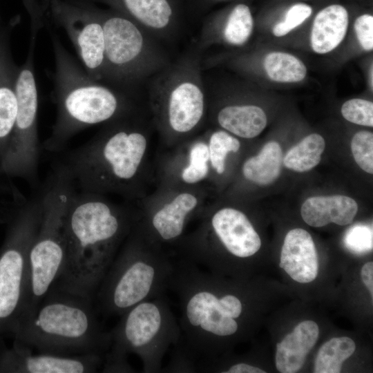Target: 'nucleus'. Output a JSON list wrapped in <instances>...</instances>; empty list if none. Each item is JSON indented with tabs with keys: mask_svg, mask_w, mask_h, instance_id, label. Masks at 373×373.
Here are the masks:
<instances>
[{
	"mask_svg": "<svg viewBox=\"0 0 373 373\" xmlns=\"http://www.w3.org/2000/svg\"><path fill=\"white\" fill-rule=\"evenodd\" d=\"M103 361L104 355L99 354H35L17 341L8 347L0 341V373H93Z\"/></svg>",
	"mask_w": 373,
	"mask_h": 373,
	"instance_id": "15",
	"label": "nucleus"
},
{
	"mask_svg": "<svg viewBox=\"0 0 373 373\" xmlns=\"http://www.w3.org/2000/svg\"><path fill=\"white\" fill-rule=\"evenodd\" d=\"M202 58L194 47L151 77L146 105L160 149L177 146L206 128L209 98Z\"/></svg>",
	"mask_w": 373,
	"mask_h": 373,
	"instance_id": "5",
	"label": "nucleus"
},
{
	"mask_svg": "<svg viewBox=\"0 0 373 373\" xmlns=\"http://www.w3.org/2000/svg\"><path fill=\"white\" fill-rule=\"evenodd\" d=\"M341 114L353 124L373 126V103L370 101L361 98L349 99L342 105Z\"/></svg>",
	"mask_w": 373,
	"mask_h": 373,
	"instance_id": "30",
	"label": "nucleus"
},
{
	"mask_svg": "<svg viewBox=\"0 0 373 373\" xmlns=\"http://www.w3.org/2000/svg\"><path fill=\"white\" fill-rule=\"evenodd\" d=\"M209 175V150L204 131L177 146L159 149L155 186L211 188Z\"/></svg>",
	"mask_w": 373,
	"mask_h": 373,
	"instance_id": "14",
	"label": "nucleus"
},
{
	"mask_svg": "<svg viewBox=\"0 0 373 373\" xmlns=\"http://www.w3.org/2000/svg\"><path fill=\"white\" fill-rule=\"evenodd\" d=\"M263 66L269 78L279 83L299 82L307 75L305 64L294 55L285 52L268 53Z\"/></svg>",
	"mask_w": 373,
	"mask_h": 373,
	"instance_id": "27",
	"label": "nucleus"
},
{
	"mask_svg": "<svg viewBox=\"0 0 373 373\" xmlns=\"http://www.w3.org/2000/svg\"><path fill=\"white\" fill-rule=\"evenodd\" d=\"M279 265L296 282L307 283L316 278L318 256L314 240L307 231L297 228L287 233Z\"/></svg>",
	"mask_w": 373,
	"mask_h": 373,
	"instance_id": "19",
	"label": "nucleus"
},
{
	"mask_svg": "<svg viewBox=\"0 0 373 373\" xmlns=\"http://www.w3.org/2000/svg\"><path fill=\"white\" fill-rule=\"evenodd\" d=\"M312 9L305 3H296L287 11L284 20L276 23L273 28L276 37H283L301 25L311 15Z\"/></svg>",
	"mask_w": 373,
	"mask_h": 373,
	"instance_id": "32",
	"label": "nucleus"
},
{
	"mask_svg": "<svg viewBox=\"0 0 373 373\" xmlns=\"http://www.w3.org/2000/svg\"><path fill=\"white\" fill-rule=\"evenodd\" d=\"M41 218V195L15 206L0 248V341L10 336L23 305L28 256Z\"/></svg>",
	"mask_w": 373,
	"mask_h": 373,
	"instance_id": "10",
	"label": "nucleus"
},
{
	"mask_svg": "<svg viewBox=\"0 0 373 373\" xmlns=\"http://www.w3.org/2000/svg\"><path fill=\"white\" fill-rule=\"evenodd\" d=\"M325 148L324 138L312 133L291 148L283 159L284 165L296 172H305L318 164Z\"/></svg>",
	"mask_w": 373,
	"mask_h": 373,
	"instance_id": "25",
	"label": "nucleus"
},
{
	"mask_svg": "<svg viewBox=\"0 0 373 373\" xmlns=\"http://www.w3.org/2000/svg\"><path fill=\"white\" fill-rule=\"evenodd\" d=\"M75 191L70 178L57 164L40 194L41 218L29 252L26 292L17 323L36 309L62 272L66 253L64 221Z\"/></svg>",
	"mask_w": 373,
	"mask_h": 373,
	"instance_id": "8",
	"label": "nucleus"
},
{
	"mask_svg": "<svg viewBox=\"0 0 373 373\" xmlns=\"http://www.w3.org/2000/svg\"><path fill=\"white\" fill-rule=\"evenodd\" d=\"M15 341L39 352L99 354L110 345L109 332L97 317L93 298L53 285L36 309L12 329Z\"/></svg>",
	"mask_w": 373,
	"mask_h": 373,
	"instance_id": "4",
	"label": "nucleus"
},
{
	"mask_svg": "<svg viewBox=\"0 0 373 373\" xmlns=\"http://www.w3.org/2000/svg\"><path fill=\"white\" fill-rule=\"evenodd\" d=\"M213 120L220 129L243 139L257 137L267 126L262 108L251 104H226L217 110H209L208 122Z\"/></svg>",
	"mask_w": 373,
	"mask_h": 373,
	"instance_id": "20",
	"label": "nucleus"
},
{
	"mask_svg": "<svg viewBox=\"0 0 373 373\" xmlns=\"http://www.w3.org/2000/svg\"><path fill=\"white\" fill-rule=\"evenodd\" d=\"M361 276L363 283L369 289L371 296H373V263L368 262L365 263L361 271Z\"/></svg>",
	"mask_w": 373,
	"mask_h": 373,
	"instance_id": "37",
	"label": "nucleus"
},
{
	"mask_svg": "<svg viewBox=\"0 0 373 373\" xmlns=\"http://www.w3.org/2000/svg\"><path fill=\"white\" fill-rule=\"evenodd\" d=\"M97 10L105 43L102 82L139 95L141 84L171 61L158 40L135 21L110 8Z\"/></svg>",
	"mask_w": 373,
	"mask_h": 373,
	"instance_id": "9",
	"label": "nucleus"
},
{
	"mask_svg": "<svg viewBox=\"0 0 373 373\" xmlns=\"http://www.w3.org/2000/svg\"><path fill=\"white\" fill-rule=\"evenodd\" d=\"M44 22L30 19L28 55L19 66L16 79L17 112L12 137L0 161V177L38 181L40 146L38 136V90L35 72V51L38 32Z\"/></svg>",
	"mask_w": 373,
	"mask_h": 373,
	"instance_id": "11",
	"label": "nucleus"
},
{
	"mask_svg": "<svg viewBox=\"0 0 373 373\" xmlns=\"http://www.w3.org/2000/svg\"><path fill=\"white\" fill-rule=\"evenodd\" d=\"M343 242L353 254L367 253L372 250V227L362 224L352 226L345 233Z\"/></svg>",
	"mask_w": 373,
	"mask_h": 373,
	"instance_id": "31",
	"label": "nucleus"
},
{
	"mask_svg": "<svg viewBox=\"0 0 373 373\" xmlns=\"http://www.w3.org/2000/svg\"><path fill=\"white\" fill-rule=\"evenodd\" d=\"M108 332L110 345L102 372H135L128 361L129 354L139 357L144 373L161 372L164 356L182 336L166 294L133 306Z\"/></svg>",
	"mask_w": 373,
	"mask_h": 373,
	"instance_id": "7",
	"label": "nucleus"
},
{
	"mask_svg": "<svg viewBox=\"0 0 373 373\" xmlns=\"http://www.w3.org/2000/svg\"><path fill=\"white\" fill-rule=\"evenodd\" d=\"M159 149L146 106L103 125L59 164L77 191L137 202L155 188Z\"/></svg>",
	"mask_w": 373,
	"mask_h": 373,
	"instance_id": "1",
	"label": "nucleus"
},
{
	"mask_svg": "<svg viewBox=\"0 0 373 373\" xmlns=\"http://www.w3.org/2000/svg\"><path fill=\"white\" fill-rule=\"evenodd\" d=\"M50 0H22L28 14H39L46 17Z\"/></svg>",
	"mask_w": 373,
	"mask_h": 373,
	"instance_id": "35",
	"label": "nucleus"
},
{
	"mask_svg": "<svg viewBox=\"0 0 373 373\" xmlns=\"http://www.w3.org/2000/svg\"><path fill=\"white\" fill-rule=\"evenodd\" d=\"M138 218L137 202L75 191L64 221L65 263L54 285L93 298Z\"/></svg>",
	"mask_w": 373,
	"mask_h": 373,
	"instance_id": "2",
	"label": "nucleus"
},
{
	"mask_svg": "<svg viewBox=\"0 0 373 373\" xmlns=\"http://www.w3.org/2000/svg\"><path fill=\"white\" fill-rule=\"evenodd\" d=\"M356 349L354 341L347 336L332 338L319 349L314 363L315 373H339L343 362Z\"/></svg>",
	"mask_w": 373,
	"mask_h": 373,
	"instance_id": "28",
	"label": "nucleus"
},
{
	"mask_svg": "<svg viewBox=\"0 0 373 373\" xmlns=\"http://www.w3.org/2000/svg\"><path fill=\"white\" fill-rule=\"evenodd\" d=\"M18 70L11 54L7 32L0 41V161L9 146L17 116Z\"/></svg>",
	"mask_w": 373,
	"mask_h": 373,
	"instance_id": "18",
	"label": "nucleus"
},
{
	"mask_svg": "<svg viewBox=\"0 0 373 373\" xmlns=\"http://www.w3.org/2000/svg\"><path fill=\"white\" fill-rule=\"evenodd\" d=\"M371 85L372 88V67L371 68Z\"/></svg>",
	"mask_w": 373,
	"mask_h": 373,
	"instance_id": "40",
	"label": "nucleus"
},
{
	"mask_svg": "<svg viewBox=\"0 0 373 373\" xmlns=\"http://www.w3.org/2000/svg\"><path fill=\"white\" fill-rule=\"evenodd\" d=\"M8 32V29L4 28L3 26L1 19L0 17V41L3 39V37L5 36V35Z\"/></svg>",
	"mask_w": 373,
	"mask_h": 373,
	"instance_id": "39",
	"label": "nucleus"
},
{
	"mask_svg": "<svg viewBox=\"0 0 373 373\" xmlns=\"http://www.w3.org/2000/svg\"><path fill=\"white\" fill-rule=\"evenodd\" d=\"M348 24V12L343 6L333 4L322 9L316 15L312 27V50L318 54L334 50L344 39Z\"/></svg>",
	"mask_w": 373,
	"mask_h": 373,
	"instance_id": "23",
	"label": "nucleus"
},
{
	"mask_svg": "<svg viewBox=\"0 0 373 373\" xmlns=\"http://www.w3.org/2000/svg\"><path fill=\"white\" fill-rule=\"evenodd\" d=\"M354 30L358 41L366 51L373 49V16L363 14L354 22Z\"/></svg>",
	"mask_w": 373,
	"mask_h": 373,
	"instance_id": "34",
	"label": "nucleus"
},
{
	"mask_svg": "<svg viewBox=\"0 0 373 373\" xmlns=\"http://www.w3.org/2000/svg\"><path fill=\"white\" fill-rule=\"evenodd\" d=\"M104 4L143 28L157 40L175 36L189 11L187 0H84Z\"/></svg>",
	"mask_w": 373,
	"mask_h": 373,
	"instance_id": "16",
	"label": "nucleus"
},
{
	"mask_svg": "<svg viewBox=\"0 0 373 373\" xmlns=\"http://www.w3.org/2000/svg\"><path fill=\"white\" fill-rule=\"evenodd\" d=\"M175 260L172 251L150 242L135 224L96 291L99 312L121 316L138 303L165 294Z\"/></svg>",
	"mask_w": 373,
	"mask_h": 373,
	"instance_id": "6",
	"label": "nucleus"
},
{
	"mask_svg": "<svg viewBox=\"0 0 373 373\" xmlns=\"http://www.w3.org/2000/svg\"><path fill=\"white\" fill-rule=\"evenodd\" d=\"M211 189L155 186L137 202L136 227L150 242L171 251L211 202Z\"/></svg>",
	"mask_w": 373,
	"mask_h": 373,
	"instance_id": "12",
	"label": "nucleus"
},
{
	"mask_svg": "<svg viewBox=\"0 0 373 373\" xmlns=\"http://www.w3.org/2000/svg\"><path fill=\"white\" fill-rule=\"evenodd\" d=\"M204 133L209 150V179L212 173L216 175H222L227 169L228 155L239 151L240 142L238 137L220 128H206Z\"/></svg>",
	"mask_w": 373,
	"mask_h": 373,
	"instance_id": "26",
	"label": "nucleus"
},
{
	"mask_svg": "<svg viewBox=\"0 0 373 373\" xmlns=\"http://www.w3.org/2000/svg\"><path fill=\"white\" fill-rule=\"evenodd\" d=\"M249 7L242 3L233 6L224 15L210 16L204 20L195 48L202 53L217 41L241 46L249 39L254 30Z\"/></svg>",
	"mask_w": 373,
	"mask_h": 373,
	"instance_id": "17",
	"label": "nucleus"
},
{
	"mask_svg": "<svg viewBox=\"0 0 373 373\" xmlns=\"http://www.w3.org/2000/svg\"><path fill=\"white\" fill-rule=\"evenodd\" d=\"M55 56L53 97L56 117L44 149L61 151L81 131L104 125L133 114L146 106L140 95L128 93L88 75L50 32Z\"/></svg>",
	"mask_w": 373,
	"mask_h": 373,
	"instance_id": "3",
	"label": "nucleus"
},
{
	"mask_svg": "<svg viewBox=\"0 0 373 373\" xmlns=\"http://www.w3.org/2000/svg\"><path fill=\"white\" fill-rule=\"evenodd\" d=\"M319 335L318 325L312 321H305L296 326L276 345V366L281 373L298 372L306 356L313 348Z\"/></svg>",
	"mask_w": 373,
	"mask_h": 373,
	"instance_id": "22",
	"label": "nucleus"
},
{
	"mask_svg": "<svg viewBox=\"0 0 373 373\" xmlns=\"http://www.w3.org/2000/svg\"><path fill=\"white\" fill-rule=\"evenodd\" d=\"M283 159L280 144L270 141L263 146L257 155L244 161L241 166L242 175L252 183L269 184L280 175Z\"/></svg>",
	"mask_w": 373,
	"mask_h": 373,
	"instance_id": "24",
	"label": "nucleus"
},
{
	"mask_svg": "<svg viewBox=\"0 0 373 373\" xmlns=\"http://www.w3.org/2000/svg\"><path fill=\"white\" fill-rule=\"evenodd\" d=\"M223 372L225 373H265L263 370L249 364L236 363L230 365Z\"/></svg>",
	"mask_w": 373,
	"mask_h": 373,
	"instance_id": "36",
	"label": "nucleus"
},
{
	"mask_svg": "<svg viewBox=\"0 0 373 373\" xmlns=\"http://www.w3.org/2000/svg\"><path fill=\"white\" fill-rule=\"evenodd\" d=\"M226 0H187L189 10L203 12L211 3Z\"/></svg>",
	"mask_w": 373,
	"mask_h": 373,
	"instance_id": "38",
	"label": "nucleus"
},
{
	"mask_svg": "<svg viewBox=\"0 0 373 373\" xmlns=\"http://www.w3.org/2000/svg\"><path fill=\"white\" fill-rule=\"evenodd\" d=\"M351 150L355 162L367 173H373V133L358 131L351 141Z\"/></svg>",
	"mask_w": 373,
	"mask_h": 373,
	"instance_id": "29",
	"label": "nucleus"
},
{
	"mask_svg": "<svg viewBox=\"0 0 373 373\" xmlns=\"http://www.w3.org/2000/svg\"><path fill=\"white\" fill-rule=\"evenodd\" d=\"M357 211L356 202L342 195L309 198L300 209L303 220L314 227H323L331 222L341 226L349 224Z\"/></svg>",
	"mask_w": 373,
	"mask_h": 373,
	"instance_id": "21",
	"label": "nucleus"
},
{
	"mask_svg": "<svg viewBox=\"0 0 373 373\" xmlns=\"http://www.w3.org/2000/svg\"><path fill=\"white\" fill-rule=\"evenodd\" d=\"M47 14L68 35L88 75L102 82L105 43L97 7L84 0H50Z\"/></svg>",
	"mask_w": 373,
	"mask_h": 373,
	"instance_id": "13",
	"label": "nucleus"
},
{
	"mask_svg": "<svg viewBox=\"0 0 373 373\" xmlns=\"http://www.w3.org/2000/svg\"><path fill=\"white\" fill-rule=\"evenodd\" d=\"M196 361L179 343L173 347L170 361L161 372H197Z\"/></svg>",
	"mask_w": 373,
	"mask_h": 373,
	"instance_id": "33",
	"label": "nucleus"
}]
</instances>
